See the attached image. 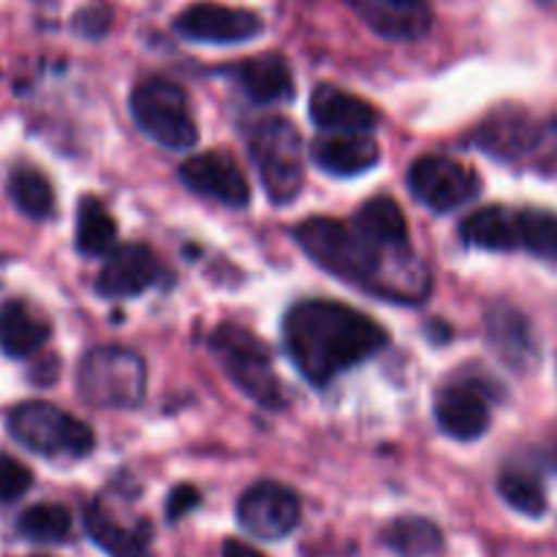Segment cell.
Instances as JSON below:
<instances>
[{"instance_id":"11","label":"cell","mask_w":557,"mask_h":557,"mask_svg":"<svg viewBox=\"0 0 557 557\" xmlns=\"http://www.w3.org/2000/svg\"><path fill=\"white\" fill-rule=\"evenodd\" d=\"M180 177L190 190L228 207H245L250 201V183L243 169L226 152H201L180 166Z\"/></svg>"},{"instance_id":"29","label":"cell","mask_w":557,"mask_h":557,"mask_svg":"<svg viewBox=\"0 0 557 557\" xmlns=\"http://www.w3.org/2000/svg\"><path fill=\"white\" fill-rule=\"evenodd\" d=\"M16 531L36 544H60L71 536V515L60 504H38L22 511Z\"/></svg>"},{"instance_id":"22","label":"cell","mask_w":557,"mask_h":557,"mask_svg":"<svg viewBox=\"0 0 557 557\" xmlns=\"http://www.w3.org/2000/svg\"><path fill=\"white\" fill-rule=\"evenodd\" d=\"M354 228L381 250H408V223L400 205L389 196L364 201L354 215Z\"/></svg>"},{"instance_id":"26","label":"cell","mask_w":557,"mask_h":557,"mask_svg":"<svg viewBox=\"0 0 557 557\" xmlns=\"http://www.w3.org/2000/svg\"><path fill=\"white\" fill-rule=\"evenodd\" d=\"M9 196L22 215L44 221L54 212V188L38 169L20 166L9 174Z\"/></svg>"},{"instance_id":"28","label":"cell","mask_w":557,"mask_h":557,"mask_svg":"<svg viewBox=\"0 0 557 557\" xmlns=\"http://www.w3.org/2000/svg\"><path fill=\"white\" fill-rule=\"evenodd\" d=\"M498 493L511 509L525 517H542L547 511V493L542 479L528 468H504L498 476Z\"/></svg>"},{"instance_id":"17","label":"cell","mask_w":557,"mask_h":557,"mask_svg":"<svg viewBox=\"0 0 557 557\" xmlns=\"http://www.w3.org/2000/svg\"><path fill=\"white\" fill-rule=\"evenodd\" d=\"M313 161L335 177H357L381 161V150L368 134H332L313 141Z\"/></svg>"},{"instance_id":"20","label":"cell","mask_w":557,"mask_h":557,"mask_svg":"<svg viewBox=\"0 0 557 557\" xmlns=\"http://www.w3.org/2000/svg\"><path fill=\"white\" fill-rule=\"evenodd\" d=\"M237 79L256 103H283L294 98V76L281 54H259L237 65Z\"/></svg>"},{"instance_id":"16","label":"cell","mask_w":557,"mask_h":557,"mask_svg":"<svg viewBox=\"0 0 557 557\" xmlns=\"http://www.w3.org/2000/svg\"><path fill=\"white\" fill-rule=\"evenodd\" d=\"M310 120L330 134H368L379 123L373 103L335 85H319L310 96Z\"/></svg>"},{"instance_id":"15","label":"cell","mask_w":557,"mask_h":557,"mask_svg":"<svg viewBox=\"0 0 557 557\" xmlns=\"http://www.w3.org/2000/svg\"><path fill=\"white\" fill-rule=\"evenodd\" d=\"M484 326H487V341L490 346L495 348L500 359L509 364L511 370H533L539 364V341L536 332H533L531 321L520 313L511 305H493L487 310V319H484Z\"/></svg>"},{"instance_id":"32","label":"cell","mask_w":557,"mask_h":557,"mask_svg":"<svg viewBox=\"0 0 557 557\" xmlns=\"http://www.w3.org/2000/svg\"><path fill=\"white\" fill-rule=\"evenodd\" d=\"M196 506H199V490L190 487V484H180V487H174L172 493H169L166 517L172 522H177L183 520L190 509H196Z\"/></svg>"},{"instance_id":"33","label":"cell","mask_w":557,"mask_h":557,"mask_svg":"<svg viewBox=\"0 0 557 557\" xmlns=\"http://www.w3.org/2000/svg\"><path fill=\"white\" fill-rule=\"evenodd\" d=\"M223 557H264L261 553H256L253 547H248L245 542H237V539H228L223 544Z\"/></svg>"},{"instance_id":"4","label":"cell","mask_w":557,"mask_h":557,"mask_svg":"<svg viewBox=\"0 0 557 557\" xmlns=\"http://www.w3.org/2000/svg\"><path fill=\"white\" fill-rule=\"evenodd\" d=\"M210 351L243 395L272 411L286 406L281 381L272 370L270 351L253 332L237 324L218 326L210 337Z\"/></svg>"},{"instance_id":"34","label":"cell","mask_w":557,"mask_h":557,"mask_svg":"<svg viewBox=\"0 0 557 557\" xmlns=\"http://www.w3.org/2000/svg\"><path fill=\"white\" fill-rule=\"evenodd\" d=\"M555 462H557V446H555Z\"/></svg>"},{"instance_id":"27","label":"cell","mask_w":557,"mask_h":557,"mask_svg":"<svg viewBox=\"0 0 557 557\" xmlns=\"http://www.w3.org/2000/svg\"><path fill=\"white\" fill-rule=\"evenodd\" d=\"M517 248L544 261H557V212L515 210Z\"/></svg>"},{"instance_id":"6","label":"cell","mask_w":557,"mask_h":557,"mask_svg":"<svg viewBox=\"0 0 557 557\" xmlns=\"http://www.w3.org/2000/svg\"><path fill=\"white\" fill-rule=\"evenodd\" d=\"M250 158L259 169L261 185L275 205H288L305 185L302 136L283 117L264 120L250 134Z\"/></svg>"},{"instance_id":"23","label":"cell","mask_w":557,"mask_h":557,"mask_svg":"<svg viewBox=\"0 0 557 557\" xmlns=\"http://www.w3.org/2000/svg\"><path fill=\"white\" fill-rule=\"evenodd\" d=\"M468 245L482 250H517L515 210L509 207H484L468 215L460 226Z\"/></svg>"},{"instance_id":"24","label":"cell","mask_w":557,"mask_h":557,"mask_svg":"<svg viewBox=\"0 0 557 557\" xmlns=\"http://www.w3.org/2000/svg\"><path fill=\"white\" fill-rule=\"evenodd\" d=\"M384 544L400 557H430L444 547V536L428 517H397L384 528Z\"/></svg>"},{"instance_id":"2","label":"cell","mask_w":557,"mask_h":557,"mask_svg":"<svg viewBox=\"0 0 557 557\" xmlns=\"http://www.w3.org/2000/svg\"><path fill=\"white\" fill-rule=\"evenodd\" d=\"M299 248L341 281L362 286L381 297L417 302L428 294V272H397L386 270L384 253H406V250H381L362 237L354 226L335 221V218H308L294 228Z\"/></svg>"},{"instance_id":"30","label":"cell","mask_w":557,"mask_h":557,"mask_svg":"<svg viewBox=\"0 0 557 557\" xmlns=\"http://www.w3.org/2000/svg\"><path fill=\"white\" fill-rule=\"evenodd\" d=\"M33 487L30 468L0 451V504H14Z\"/></svg>"},{"instance_id":"18","label":"cell","mask_w":557,"mask_h":557,"mask_svg":"<svg viewBox=\"0 0 557 557\" xmlns=\"http://www.w3.org/2000/svg\"><path fill=\"white\" fill-rule=\"evenodd\" d=\"M85 528L87 536L109 557H145L147 542H150L147 522H120L103 504L87 506Z\"/></svg>"},{"instance_id":"14","label":"cell","mask_w":557,"mask_h":557,"mask_svg":"<svg viewBox=\"0 0 557 557\" xmlns=\"http://www.w3.org/2000/svg\"><path fill=\"white\" fill-rule=\"evenodd\" d=\"M161 275L156 253L145 245H123L109 253L107 264L98 272V294L109 299H128L147 292Z\"/></svg>"},{"instance_id":"31","label":"cell","mask_w":557,"mask_h":557,"mask_svg":"<svg viewBox=\"0 0 557 557\" xmlns=\"http://www.w3.org/2000/svg\"><path fill=\"white\" fill-rule=\"evenodd\" d=\"M531 156L536 158V163L549 172H557V120L553 123L539 125L536 141H533Z\"/></svg>"},{"instance_id":"10","label":"cell","mask_w":557,"mask_h":557,"mask_svg":"<svg viewBox=\"0 0 557 557\" xmlns=\"http://www.w3.org/2000/svg\"><path fill=\"white\" fill-rule=\"evenodd\" d=\"M302 506L294 490L277 482H256L237 504V520L250 536L277 542L299 525Z\"/></svg>"},{"instance_id":"13","label":"cell","mask_w":557,"mask_h":557,"mask_svg":"<svg viewBox=\"0 0 557 557\" xmlns=\"http://www.w3.org/2000/svg\"><path fill=\"white\" fill-rule=\"evenodd\" d=\"M435 422L449 438L476 441L490 428V400L479 384H449L435 395Z\"/></svg>"},{"instance_id":"12","label":"cell","mask_w":557,"mask_h":557,"mask_svg":"<svg viewBox=\"0 0 557 557\" xmlns=\"http://www.w3.org/2000/svg\"><path fill=\"white\" fill-rule=\"evenodd\" d=\"M370 30L392 41H417L433 27L430 0H348Z\"/></svg>"},{"instance_id":"5","label":"cell","mask_w":557,"mask_h":557,"mask_svg":"<svg viewBox=\"0 0 557 557\" xmlns=\"http://www.w3.org/2000/svg\"><path fill=\"white\" fill-rule=\"evenodd\" d=\"M131 112L139 128L166 150H190L199 141L188 96L177 82L163 76L139 82L131 92Z\"/></svg>"},{"instance_id":"7","label":"cell","mask_w":557,"mask_h":557,"mask_svg":"<svg viewBox=\"0 0 557 557\" xmlns=\"http://www.w3.org/2000/svg\"><path fill=\"white\" fill-rule=\"evenodd\" d=\"M9 433L44 457H85L96 446L92 430L52 403L30 400L9 413Z\"/></svg>"},{"instance_id":"9","label":"cell","mask_w":557,"mask_h":557,"mask_svg":"<svg viewBox=\"0 0 557 557\" xmlns=\"http://www.w3.org/2000/svg\"><path fill=\"white\" fill-rule=\"evenodd\" d=\"M174 30L201 44H243L264 30V20L250 9L201 0L174 16Z\"/></svg>"},{"instance_id":"25","label":"cell","mask_w":557,"mask_h":557,"mask_svg":"<svg viewBox=\"0 0 557 557\" xmlns=\"http://www.w3.org/2000/svg\"><path fill=\"white\" fill-rule=\"evenodd\" d=\"M117 239V223L112 221L107 207L87 196L76 210V250L85 256H107Z\"/></svg>"},{"instance_id":"8","label":"cell","mask_w":557,"mask_h":557,"mask_svg":"<svg viewBox=\"0 0 557 557\" xmlns=\"http://www.w3.org/2000/svg\"><path fill=\"white\" fill-rule=\"evenodd\" d=\"M411 194L433 212L460 210L476 199L479 177L449 156H422L408 169Z\"/></svg>"},{"instance_id":"21","label":"cell","mask_w":557,"mask_h":557,"mask_svg":"<svg viewBox=\"0 0 557 557\" xmlns=\"http://www.w3.org/2000/svg\"><path fill=\"white\" fill-rule=\"evenodd\" d=\"M539 125H533L525 114L520 112H500L493 114L482 128L476 131V145L484 152L504 161H517L528 158L536 141Z\"/></svg>"},{"instance_id":"19","label":"cell","mask_w":557,"mask_h":557,"mask_svg":"<svg viewBox=\"0 0 557 557\" xmlns=\"http://www.w3.org/2000/svg\"><path fill=\"white\" fill-rule=\"evenodd\" d=\"M49 335H52L49 321L22 299H11L0 308V351L5 357H30L49 341Z\"/></svg>"},{"instance_id":"1","label":"cell","mask_w":557,"mask_h":557,"mask_svg":"<svg viewBox=\"0 0 557 557\" xmlns=\"http://www.w3.org/2000/svg\"><path fill=\"white\" fill-rule=\"evenodd\" d=\"M283 343L294 368L313 386L326 384L354 364L375 357L389 335L375 319L335 299H308L283 319Z\"/></svg>"},{"instance_id":"3","label":"cell","mask_w":557,"mask_h":557,"mask_svg":"<svg viewBox=\"0 0 557 557\" xmlns=\"http://www.w3.org/2000/svg\"><path fill=\"white\" fill-rule=\"evenodd\" d=\"M76 389L90 406L128 411L145 400L147 368L128 348L98 346L82 357Z\"/></svg>"}]
</instances>
